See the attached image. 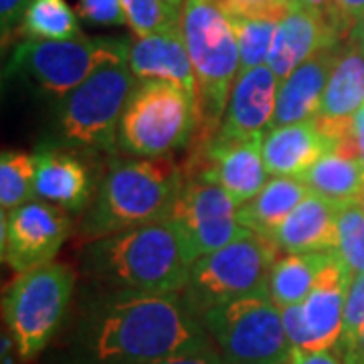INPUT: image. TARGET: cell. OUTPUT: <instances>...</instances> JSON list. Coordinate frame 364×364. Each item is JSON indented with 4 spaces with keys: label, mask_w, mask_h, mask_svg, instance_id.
Listing matches in <instances>:
<instances>
[{
    "label": "cell",
    "mask_w": 364,
    "mask_h": 364,
    "mask_svg": "<svg viewBox=\"0 0 364 364\" xmlns=\"http://www.w3.org/2000/svg\"><path fill=\"white\" fill-rule=\"evenodd\" d=\"M79 14L91 25H128L122 0H79Z\"/></svg>",
    "instance_id": "33"
},
{
    "label": "cell",
    "mask_w": 364,
    "mask_h": 364,
    "mask_svg": "<svg viewBox=\"0 0 364 364\" xmlns=\"http://www.w3.org/2000/svg\"><path fill=\"white\" fill-rule=\"evenodd\" d=\"M338 49L340 45L318 51L306 63L294 69L284 81H279L272 128L310 122L316 117Z\"/></svg>",
    "instance_id": "21"
},
{
    "label": "cell",
    "mask_w": 364,
    "mask_h": 364,
    "mask_svg": "<svg viewBox=\"0 0 364 364\" xmlns=\"http://www.w3.org/2000/svg\"><path fill=\"white\" fill-rule=\"evenodd\" d=\"M363 107L364 51L350 41L336 53L314 122L332 138L336 150L358 156L352 136V119Z\"/></svg>",
    "instance_id": "14"
},
{
    "label": "cell",
    "mask_w": 364,
    "mask_h": 364,
    "mask_svg": "<svg viewBox=\"0 0 364 364\" xmlns=\"http://www.w3.org/2000/svg\"><path fill=\"white\" fill-rule=\"evenodd\" d=\"M31 0H0V23H2V41L6 43L9 35L16 25L23 23V14Z\"/></svg>",
    "instance_id": "36"
},
{
    "label": "cell",
    "mask_w": 364,
    "mask_h": 364,
    "mask_svg": "<svg viewBox=\"0 0 364 364\" xmlns=\"http://www.w3.org/2000/svg\"><path fill=\"white\" fill-rule=\"evenodd\" d=\"M193 263L184 237L170 219L93 239L79 251L83 279L112 291L182 294Z\"/></svg>",
    "instance_id": "2"
},
{
    "label": "cell",
    "mask_w": 364,
    "mask_h": 364,
    "mask_svg": "<svg viewBox=\"0 0 364 364\" xmlns=\"http://www.w3.org/2000/svg\"><path fill=\"white\" fill-rule=\"evenodd\" d=\"M128 63L107 65L67 93L55 107V128L61 146L77 154L117 150V130L132 93L138 87Z\"/></svg>",
    "instance_id": "6"
},
{
    "label": "cell",
    "mask_w": 364,
    "mask_h": 364,
    "mask_svg": "<svg viewBox=\"0 0 364 364\" xmlns=\"http://www.w3.org/2000/svg\"><path fill=\"white\" fill-rule=\"evenodd\" d=\"M239 205L223 186L203 176H186L170 221L178 227L193 259L229 245L247 229L237 219Z\"/></svg>",
    "instance_id": "11"
},
{
    "label": "cell",
    "mask_w": 364,
    "mask_h": 364,
    "mask_svg": "<svg viewBox=\"0 0 364 364\" xmlns=\"http://www.w3.org/2000/svg\"><path fill=\"white\" fill-rule=\"evenodd\" d=\"M35 198L67 213H85L95 195L87 164L63 146H41L35 152Z\"/></svg>",
    "instance_id": "15"
},
{
    "label": "cell",
    "mask_w": 364,
    "mask_h": 364,
    "mask_svg": "<svg viewBox=\"0 0 364 364\" xmlns=\"http://www.w3.org/2000/svg\"><path fill=\"white\" fill-rule=\"evenodd\" d=\"M330 150L336 146L314 119L272 128L261 138L263 162L272 176L301 178Z\"/></svg>",
    "instance_id": "19"
},
{
    "label": "cell",
    "mask_w": 364,
    "mask_h": 364,
    "mask_svg": "<svg viewBox=\"0 0 364 364\" xmlns=\"http://www.w3.org/2000/svg\"><path fill=\"white\" fill-rule=\"evenodd\" d=\"M181 31L196 77L198 128L193 144H203L221 128L241 67L239 45L229 16L215 0H186Z\"/></svg>",
    "instance_id": "4"
},
{
    "label": "cell",
    "mask_w": 364,
    "mask_h": 364,
    "mask_svg": "<svg viewBox=\"0 0 364 364\" xmlns=\"http://www.w3.org/2000/svg\"><path fill=\"white\" fill-rule=\"evenodd\" d=\"M342 364H364V328L348 350L340 356Z\"/></svg>",
    "instance_id": "41"
},
{
    "label": "cell",
    "mask_w": 364,
    "mask_h": 364,
    "mask_svg": "<svg viewBox=\"0 0 364 364\" xmlns=\"http://www.w3.org/2000/svg\"><path fill=\"white\" fill-rule=\"evenodd\" d=\"M360 200H363V207H364V188H363V196H360Z\"/></svg>",
    "instance_id": "44"
},
{
    "label": "cell",
    "mask_w": 364,
    "mask_h": 364,
    "mask_svg": "<svg viewBox=\"0 0 364 364\" xmlns=\"http://www.w3.org/2000/svg\"><path fill=\"white\" fill-rule=\"evenodd\" d=\"M336 251L322 253H284L273 263L267 294L279 310L299 306L310 296L320 273Z\"/></svg>",
    "instance_id": "24"
},
{
    "label": "cell",
    "mask_w": 364,
    "mask_h": 364,
    "mask_svg": "<svg viewBox=\"0 0 364 364\" xmlns=\"http://www.w3.org/2000/svg\"><path fill=\"white\" fill-rule=\"evenodd\" d=\"M77 273L67 263L51 261L16 273L2 296V318L21 360L43 356L71 314Z\"/></svg>",
    "instance_id": "5"
},
{
    "label": "cell",
    "mask_w": 364,
    "mask_h": 364,
    "mask_svg": "<svg viewBox=\"0 0 364 364\" xmlns=\"http://www.w3.org/2000/svg\"><path fill=\"white\" fill-rule=\"evenodd\" d=\"M130 47L128 41L116 37L26 39L14 49L9 73L23 75L59 102L100 69L128 63Z\"/></svg>",
    "instance_id": "9"
},
{
    "label": "cell",
    "mask_w": 364,
    "mask_h": 364,
    "mask_svg": "<svg viewBox=\"0 0 364 364\" xmlns=\"http://www.w3.org/2000/svg\"><path fill=\"white\" fill-rule=\"evenodd\" d=\"M154 364H225L223 358L219 356L217 348L215 350L195 352V354H181V356H172V358H164Z\"/></svg>",
    "instance_id": "38"
},
{
    "label": "cell",
    "mask_w": 364,
    "mask_h": 364,
    "mask_svg": "<svg viewBox=\"0 0 364 364\" xmlns=\"http://www.w3.org/2000/svg\"><path fill=\"white\" fill-rule=\"evenodd\" d=\"M196 128V95L164 81H140L119 122L117 148L136 158L168 156L193 144Z\"/></svg>",
    "instance_id": "7"
},
{
    "label": "cell",
    "mask_w": 364,
    "mask_h": 364,
    "mask_svg": "<svg viewBox=\"0 0 364 364\" xmlns=\"http://www.w3.org/2000/svg\"><path fill=\"white\" fill-rule=\"evenodd\" d=\"M122 6L136 37L181 28V11L170 9L160 0H122Z\"/></svg>",
    "instance_id": "30"
},
{
    "label": "cell",
    "mask_w": 364,
    "mask_h": 364,
    "mask_svg": "<svg viewBox=\"0 0 364 364\" xmlns=\"http://www.w3.org/2000/svg\"><path fill=\"white\" fill-rule=\"evenodd\" d=\"M73 221L65 208L31 200L0 217V249L2 259L16 273L31 272L57 257Z\"/></svg>",
    "instance_id": "12"
},
{
    "label": "cell",
    "mask_w": 364,
    "mask_h": 364,
    "mask_svg": "<svg viewBox=\"0 0 364 364\" xmlns=\"http://www.w3.org/2000/svg\"><path fill=\"white\" fill-rule=\"evenodd\" d=\"M291 364H342L334 348L324 350H294Z\"/></svg>",
    "instance_id": "37"
},
{
    "label": "cell",
    "mask_w": 364,
    "mask_h": 364,
    "mask_svg": "<svg viewBox=\"0 0 364 364\" xmlns=\"http://www.w3.org/2000/svg\"><path fill=\"white\" fill-rule=\"evenodd\" d=\"M336 229V253L348 267L352 279H356L364 273V207L360 198L338 205Z\"/></svg>",
    "instance_id": "29"
},
{
    "label": "cell",
    "mask_w": 364,
    "mask_h": 364,
    "mask_svg": "<svg viewBox=\"0 0 364 364\" xmlns=\"http://www.w3.org/2000/svg\"><path fill=\"white\" fill-rule=\"evenodd\" d=\"M338 205L322 196H306L279 229L269 237L273 247L282 253H322L336 251L338 241Z\"/></svg>",
    "instance_id": "22"
},
{
    "label": "cell",
    "mask_w": 364,
    "mask_h": 364,
    "mask_svg": "<svg viewBox=\"0 0 364 364\" xmlns=\"http://www.w3.org/2000/svg\"><path fill=\"white\" fill-rule=\"evenodd\" d=\"M286 364H291V360H289V363H286Z\"/></svg>",
    "instance_id": "45"
},
{
    "label": "cell",
    "mask_w": 364,
    "mask_h": 364,
    "mask_svg": "<svg viewBox=\"0 0 364 364\" xmlns=\"http://www.w3.org/2000/svg\"><path fill=\"white\" fill-rule=\"evenodd\" d=\"M128 67L138 81H164L196 95V77L181 28H172L132 43Z\"/></svg>",
    "instance_id": "20"
},
{
    "label": "cell",
    "mask_w": 364,
    "mask_h": 364,
    "mask_svg": "<svg viewBox=\"0 0 364 364\" xmlns=\"http://www.w3.org/2000/svg\"><path fill=\"white\" fill-rule=\"evenodd\" d=\"M352 275L338 253L328 261L310 296L299 304L301 318L308 330L310 350H324L338 346L346 299L352 286Z\"/></svg>",
    "instance_id": "16"
},
{
    "label": "cell",
    "mask_w": 364,
    "mask_h": 364,
    "mask_svg": "<svg viewBox=\"0 0 364 364\" xmlns=\"http://www.w3.org/2000/svg\"><path fill=\"white\" fill-rule=\"evenodd\" d=\"M203 326L225 364H286L294 346L282 310L267 291L235 299L203 316Z\"/></svg>",
    "instance_id": "10"
},
{
    "label": "cell",
    "mask_w": 364,
    "mask_h": 364,
    "mask_svg": "<svg viewBox=\"0 0 364 364\" xmlns=\"http://www.w3.org/2000/svg\"><path fill=\"white\" fill-rule=\"evenodd\" d=\"M21 28L28 39L63 41L83 35L77 14L65 0H31Z\"/></svg>",
    "instance_id": "26"
},
{
    "label": "cell",
    "mask_w": 364,
    "mask_h": 364,
    "mask_svg": "<svg viewBox=\"0 0 364 364\" xmlns=\"http://www.w3.org/2000/svg\"><path fill=\"white\" fill-rule=\"evenodd\" d=\"M352 136H354V146L364 168V107L352 119Z\"/></svg>",
    "instance_id": "40"
},
{
    "label": "cell",
    "mask_w": 364,
    "mask_h": 364,
    "mask_svg": "<svg viewBox=\"0 0 364 364\" xmlns=\"http://www.w3.org/2000/svg\"><path fill=\"white\" fill-rule=\"evenodd\" d=\"M261 138L219 130L207 142L193 144V154L182 170L186 176H203L223 186L241 207L269 181L261 154Z\"/></svg>",
    "instance_id": "13"
},
{
    "label": "cell",
    "mask_w": 364,
    "mask_h": 364,
    "mask_svg": "<svg viewBox=\"0 0 364 364\" xmlns=\"http://www.w3.org/2000/svg\"><path fill=\"white\" fill-rule=\"evenodd\" d=\"M225 14L249 16V18H273L282 21L298 0H215Z\"/></svg>",
    "instance_id": "32"
},
{
    "label": "cell",
    "mask_w": 364,
    "mask_h": 364,
    "mask_svg": "<svg viewBox=\"0 0 364 364\" xmlns=\"http://www.w3.org/2000/svg\"><path fill=\"white\" fill-rule=\"evenodd\" d=\"M364 14V0H334V16L342 35L352 33L354 25Z\"/></svg>",
    "instance_id": "35"
},
{
    "label": "cell",
    "mask_w": 364,
    "mask_h": 364,
    "mask_svg": "<svg viewBox=\"0 0 364 364\" xmlns=\"http://www.w3.org/2000/svg\"><path fill=\"white\" fill-rule=\"evenodd\" d=\"M35 154L4 150L0 156V208L11 213L35 200Z\"/></svg>",
    "instance_id": "27"
},
{
    "label": "cell",
    "mask_w": 364,
    "mask_h": 364,
    "mask_svg": "<svg viewBox=\"0 0 364 364\" xmlns=\"http://www.w3.org/2000/svg\"><path fill=\"white\" fill-rule=\"evenodd\" d=\"M160 2L168 4L170 9H176V11H182V6H184V2H186V0H160Z\"/></svg>",
    "instance_id": "43"
},
{
    "label": "cell",
    "mask_w": 364,
    "mask_h": 364,
    "mask_svg": "<svg viewBox=\"0 0 364 364\" xmlns=\"http://www.w3.org/2000/svg\"><path fill=\"white\" fill-rule=\"evenodd\" d=\"M364 328V273L358 275L352 282L348 299H346V310H344V324H342V334L338 340V356L354 344L358 338L360 330Z\"/></svg>",
    "instance_id": "31"
},
{
    "label": "cell",
    "mask_w": 364,
    "mask_h": 364,
    "mask_svg": "<svg viewBox=\"0 0 364 364\" xmlns=\"http://www.w3.org/2000/svg\"><path fill=\"white\" fill-rule=\"evenodd\" d=\"M282 320H284V328L294 350H310V338H308V330L301 318V308L299 306L284 308Z\"/></svg>",
    "instance_id": "34"
},
{
    "label": "cell",
    "mask_w": 364,
    "mask_h": 364,
    "mask_svg": "<svg viewBox=\"0 0 364 364\" xmlns=\"http://www.w3.org/2000/svg\"><path fill=\"white\" fill-rule=\"evenodd\" d=\"M205 350H215V344L181 294L112 291L87 284L43 364H154Z\"/></svg>",
    "instance_id": "1"
},
{
    "label": "cell",
    "mask_w": 364,
    "mask_h": 364,
    "mask_svg": "<svg viewBox=\"0 0 364 364\" xmlns=\"http://www.w3.org/2000/svg\"><path fill=\"white\" fill-rule=\"evenodd\" d=\"M227 16L231 21L235 39L239 45V59H241L239 73L265 65L279 21L249 18V16H235V14H227Z\"/></svg>",
    "instance_id": "28"
},
{
    "label": "cell",
    "mask_w": 364,
    "mask_h": 364,
    "mask_svg": "<svg viewBox=\"0 0 364 364\" xmlns=\"http://www.w3.org/2000/svg\"><path fill=\"white\" fill-rule=\"evenodd\" d=\"M340 39L342 35L326 18L296 4L277 23L267 65L275 77L284 81L294 69L306 63L318 51L338 47Z\"/></svg>",
    "instance_id": "17"
},
{
    "label": "cell",
    "mask_w": 364,
    "mask_h": 364,
    "mask_svg": "<svg viewBox=\"0 0 364 364\" xmlns=\"http://www.w3.org/2000/svg\"><path fill=\"white\" fill-rule=\"evenodd\" d=\"M299 4L304 6V9H308V11H312V13L320 14L322 18H326L330 25L334 26L336 31L340 33L338 23H336V16H334V0H298ZM342 35V33H340ZM344 37V35H342Z\"/></svg>",
    "instance_id": "39"
},
{
    "label": "cell",
    "mask_w": 364,
    "mask_h": 364,
    "mask_svg": "<svg viewBox=\"0 0 364 364\" xmlns=\"http://www.w3.org/2000/svg\"><path fill=\"white\" fill-rule=\"evenodd\" d=\"M301 181L308 184L310 193L326 200L342 205L358 200L364 188V168L358 156L344 150H330L312 168L306 170Z\"/></svg>",
    "instance_id": "25"
},
{
    "label": "cell",
    "mask_w": 364,
    "mask_h": 364,
    "mask_svg": "<svg viewBox=\"0 0 364 364\" xmlns=\"http://www.w3.org/2000/svg\"><path fill=\"white\" fill-rule=\"evenodd\" d=\"M279 79L269 65L241 71L233 83L219 130L235 136H263L272 128Z\"/></svg>",
    "instance_id": "18"
},
{
    "label": "cell",
    "mask_w": 364,
    "mask_h": 364,
    "mask_svg": "<svg viewBox=\"0 0 364 364\" xmlns=\"http://www.w3.org/2000/svg\"><path fill=\"white\" fill-rule=\"evenodd\" d=\"M310 195L308 184L294 176H273L249 203L237 210L241 227L269 241L294 208Z\"/></svg>",
    "instance_id": "23"
},
{
    "label": "cell",
    "mask_w": 364,
    "mask_h": 364,
    "mask_svg": "<svg viewBox=\"0 0 364 364\" xmlns=\"http://www.w3.org/2000/svg\"><path fill=\"white\" fill-rule=\"evenodd\" d=\"M277 253L272 241L245 231L229 245L193 263L191 277L181 294L184 304L203 320L215 308L267 291Z\"/></svg>",
    "instance_id": "8"
},
{
    "label": "cell",
    "mask_w": 364,
    "mask_h": 364,
    "mask_svg": "<svg viewBox=\"0 0 364 364\" xmlns=\"http://www.w3.org/2000/svg\"><path fill=\"white\" fill-rule=\"evenodd\" d=\"M184 170L170 156L112 158L79 221L83 243L170 219Z\"/></svg>",
    "instance_id": "3"
},
{
    "label": "cell",
    "mask_w": 364,
    "mask_h": 364,
    "mask_svg": "<svg viewBox=\"0 0 364 364\" xmlns=\"http://www.w3.org/2000/svg\"><path fill=\"white\" fill-rule=\"evenodd\" d=\"M350 41L352 43H356V45L364 51V14L358 18V23L354 25V28H352Z\"/></svg>",
    "instance_id": "42"
}]
</instances>
